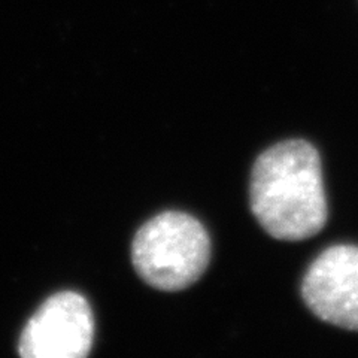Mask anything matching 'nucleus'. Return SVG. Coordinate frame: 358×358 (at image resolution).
I'll return each mask as SVG.
<instances>
[{"mask_svg":"<svg viewBox=\"0 0 358 358\" xmlns=\"http://www.w3.org/2000/svg\"><path fill=\"white\" fill-rule=\"evenodd\" d=\"M94 341V317L87 299L75 291L48 297L21 333L24 358H84Z\"/></svg>","mask_w":358,"mask_h":358,"instance_id":"nucleus-3","label":"nucleus"},{"mask_svg":"<svg viewBox=\"0 0 358 358\" xmlns=\"http://www.w3.org/2000/svg\"><path fill=\"white\" fill-rule=\"evenodd\" d=\"M251 210L278 241L313 238L327 222L320 152L306 141H287L255 160L250 187Z\"/></svg>","mask_w":358,"mask_h":358,"instance_id":"nucleus-1","label":"nucleus"},{"mask_svg":"<svg viewBox=\"0 0 358 358\" xmlns=\"http://www.w3.org/2000/svg\"><path fill=\"white\" fill-rule=\"evenodd\" d=\"M301 296L321 321L358 331V246L334 245L320 254L303 278Z\"/></svg>","mask_w":358,"mask_h":358,"instance_id":"nucleus-4","label":"nucleus"},{"mask_svg":"<svg viewBox=\"0 0 358 358\" xmlns=\"http://www.w3.org/2000/svg\"><path fill=\"white\" fill-rule=\"evenodd\" d=\"M210 260V239L197 218L169 210L155 215L134 234V271L152 288L179 291L193 285Z\"/></svg>","mask_w":358,"mask_h":358,"instance_id":"nucleus-2","label":"nucleus"}]
</instances>
